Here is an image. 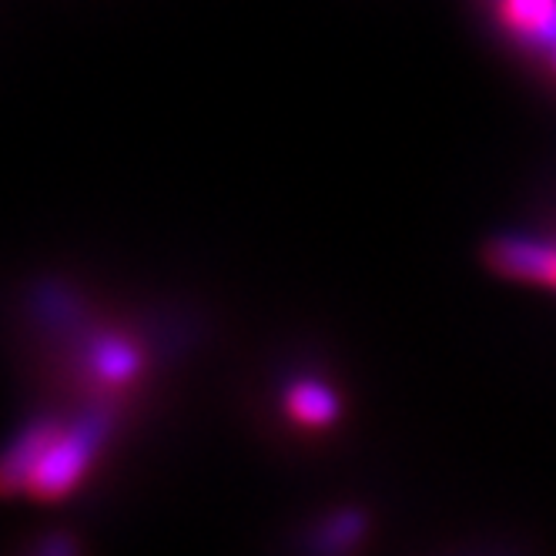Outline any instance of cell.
I'll return each instance as SVG.
<instances>
[{
    "instance_id": "obj_1",
    "label": "cell",
    "mask_w": 556,
    "mask_h": 556,
    "mask_svg": "<svg viewBox=\"0 0 556 556\" xmlns=\"http://www.w3.org/2000/svg\"><path fill=\"white\" fill-rule=\"evenodd\" d=\"M108 426H111L108 416L81 419L71 426L58 422L45 453L37 456V463L30 469L24 496L37 500V503H58V500L71 496L91 472V466L108 440Z\"/></svg>"
},
{
    "instance_id": "obj_4",
    "label": "cell",
    "mask_w": 556,
    "mask_h": 556,
    "mask_svg": "<svg viewBox=\"0 0 556 556\" xmlns=\"http://www.w3.org/2000/svg\"><path fill=\"white\" fill-rule=\"evenodd\" d=\"M500 14L523 41L556 48V0H503Z\"/></svg>"
},
{
    "instance_id": "obj_2",
    "label": "cell",
    "mask_w": 556,
    "mask_h": 556,
    "mask_svg": "<svg viewBox=\"0 0 556 556\" xmlns=\"http://www.w3.org/2000/svg\"><path fill=\"white\" fill-rule=\"evenodd\" d=\"M141 369H144L141 345L122 332L94 336L81 349V355H77V372H81L85 386L94 395H101V400H114V392L131 389Z\"/></svg>"
},
{
    "instance_id": "obj_6",
    "label": "cell",
    "mask_w": 556,
    "mask_h": 556,
    "mask_svg": "<svg viewBox=\"0 0 556 556\" xmlns=\"http://www.w3.org/2000/svg\"><path fill=\"white\" fill-rule=\"evenodd\" d=\"M366 533V520L359 513H336L332 520H326L319 527V549H349L355 540Z\"/></svg>"
},
{
    "instance_id": "obj_3",
    "label": "cell",
    "mask_w": 556,
    "mask_h": 556,
    "mask_svg": "<svg viewBox=\"0 0 556 556\" xmlns=\"http://www.w3.org/2000/svg\"><path fill=\"white\" fill-rule=\"evenodd\" d=\"M490 262L513 278L556 286V245L553 242H536V238H500L490 249Z\"/></svg>"
},
{
    "instance_id": "obj_5",
    "label": "cell",
    "mask_w": 556,
    "mask_h": 556,
    "mask_svg": "<svg viewBox=\"0 0 556 556\" xmlns=\"http://www.w3.org/2000/svg\"><path fill=\"white\" fill-rule=\"evenodd\" d=\"M286 409L302 426H329L339 416V395L315 379H299L286 392Z\"/></svg>"
},
{
    "instance_id": "obj_7",
    "label": "cell",
    "mask_w": 556,
    "mask_h": 556,
    "mask_svg": "<svg viewBox=\"0 0 556 556\" xmlns=\"http://www.w3.org/2000/svg\"><path fill=\"white\" fill-rule=\"evenodd\" d=\"M553 61H556V48H553Z\"/></svg>"
}]
</instances>
